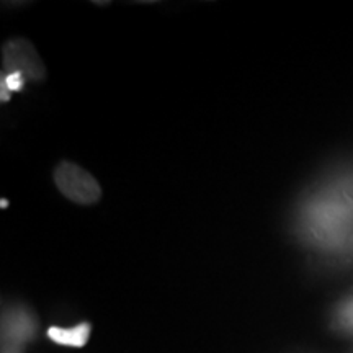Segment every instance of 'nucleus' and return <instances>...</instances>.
<instances>
[{
  "mask_svg": "<svg viewBox=\"0 0 353 353\" xmlns=\"http://www.w3.org/2000/svg\"><path fill=\"white\" fill-rule=\"evenodd\" d=\"M54 183L68 200L77 205H94L101 196L100 183L95 176L74 162H63L56 167Z\"/></svg>",
  "mask_w": 353,
  "mask_h": 353,
  "instance_id": "1",
  "label": "nucleus"
},
{
  "mask_svg": "<svg viewBox=\"0 0 353 353\" xmlns=\"http://www.w3.org/2000/svg\"><path fill=\"white\" fill-rule=\"evenodd\" d=\"M3 74L19 72L26 81H41L46 74L41 56L30 41L21 38L10 39L2 48Z\"/></svg>",
  "mask_w": 353,
  "mask_h": 353,
  "instance_id": "2",
  "label": "nucleus"
},
{
  "mask_svg": "<svg viewBox=\"0 0 353 353\" xmlns=\"http://www.w3.org/2000/svg\"><path fill=\"white\" fill-rule=\"evenodd\" d=\"M37 332V321L25 307H12L6 311L2 321L3 342L8 348L17 350L21 343L32 341Z\"/></svg>",
  "mask_w": 353,
  "mask_h": 353,
  "instance_id": "3",
  "label": "nucleus"
},
{
  "mask_svg": "<svg viewBox=\"0 0 353 353\" xmlns=\"http://www.w3.org/2000/svg\"><path fill=\"white\" fill-rule=\"evenodd\" d=\"M48 337L52 342L59 343V345L68 347H83L90 337V324L82 322L76 327L64 329V327H50L48 330Z\"/></svg>",
  "mask_w": 353,
  "mask_h": 353,
  "instance_id": "4",
  "label": "nucleus"
},
{
  "mask_svg": "<svg viewBox=\"0 0 353 353\" xmlns=\"http://www.w3.org/2000/svg\"><path fill=\"white\" fill-rule=\"evenodd\" d=\"M25 83L26 79L19 72L2 74V79H0V99H2V101H8L12 92L23 90Z\"/></svg>",
  "mask_w": 353,
  "mask_h": 353,
  "instance_id": "5",
  "label": "nucleus"
},
{
  "mask_svg": "<svg viewBox=\"0 0 353 353\" xmlns=\"http://www.w3.org/2000/svg\"><path fill=\"white\" fill-rule=\"evenodd\" d=\"M339 324L343 329L353 330V299L343 304L341 311H339Z\"/></svg>",
  "mask_w": 353,
  "mask_h": 353,
  "instance_id": "6",
  "label": "nucleus"
},
{
  "mask_svg": "<svg viewBox=\"0 0 353 353\" xmlns=\"http://www.w3.org/2000/svg\"><path fill=\"white\" fill-rule=\"evenodd\" d=\"M3 353H19L17 350H12V348H8V350H6Z\"/></svg>",
  "mask_w": 353,
  "mask_h": 353,
  "instance_id": "7",
  "label": "nucleus"
}]
</instances>
